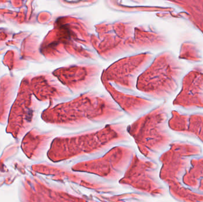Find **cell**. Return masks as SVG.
<instances>
[{"instance_id": "1", "label": "cell", "mask_w": 203, "mask_h": 202, "mask_svg": "<svg viewBox=\"0 0 203 202\" xmlns=\"http://www.w3.org/2000/svg\"><path fill=\"white\" fill-rule=\"evenodd\" d=\"M184 66L181 60L170 51L155 57L138 78L137 88L150 97L165 100L179 89Z\"/></svg>"}, {"instance_id": "2", "label": "cell", "mask_w": 203, "mask_h": 202, "mask_svg": "<svg viewBox=\"0 0 203 202\" xmlns=\"http://www.w3.org/2000/svg\"><path fill=\"white\" fill-rule=\"evenodd\" d=\"M173 105L187 110H203V65H196L184 75Z\"/></svg>"}, {"instance_id": "3", "label": "cell", "mask_w": 203, "mask_h": 202, "mask_svg": "<svg viewBox=\"0 0 203 202\" xmlns=\"http://www.w3.org/2000/svg\"><path fill=\"white\" fill-rule=\"evenodd\" d=\"M91 69L88 70L87 67H83L82 66H72L69 68H64L61 69L60 71V78L61 79V83L69 87L70 89L71 88L73 85L74 84V87L73 88L75 90L76 85L83 84V85L85 88L90 87V84L93 81L94 78L87 77V75H91L92 72ZM72 90V91H73Z\"/></svg>"}, {"instance_id": "4", "label": "cell", "mask_w": 203, "mask_h": 202, "mask_svg": "<svg viewBox=\"0 0 203 202\" xmlns=\"http://www.w3.org/2000/svg\"><path fill=\"white\" fill-rule=\"evenodd\" d=\"M169 3L182 10V16L203 34V0H185Z\"/></svg>"}, {"instance_id": "5", "label": "cell", "mask_w": 203, "mask_h": 202, "mask_svg": "<svg viewBox=\"0 0 203 202\" xmlns=\"http://www.w3.org/2000/svg\"><path fill=\"white\" fill-rule=\"evenodd\" d=\"M178 58L192 63H199L203 60L202 52L199 46L195 42L186 41L180 48Z\"/></svg>"}, {"instance_id": "6", "label": "cell", "mask_w": 203, "mask_h": 202, "mask_svg": "<svg viewBox=\"0 0 203 202\" xmlns=\"http://www.w3.org/2000/svg\"><path fill=\"white\" fill-rule=\"evenodd\" d=\"M189 115L179 110H173L169 120V124L177 130L188 131Z\"/></svg>"}]
</instances>
